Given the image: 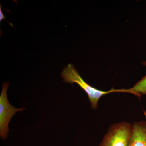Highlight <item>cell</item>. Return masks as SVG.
Returning a JSON list of instances; mask_svg holds the SVG:
<instances>
[{"instance_id":"1","label":"cell","mask_w":146,"mask_h":146,"mask_svg":"<svg viewBox=\"0 0 146 146\" xmlns=\"http://www.w3.org/2000/svg\"><path fill=\"white\" fill-rule=\"evenodd\" d=\"M61 76L63 81L71 84H77L85 91L89 98L90 106L93 110L98 108L99 100L102 96L115 92H127L126 89H116L112 88L109 91H104L91 86L84 81L74 65L71 63L68 64L63 69L61 72Z\"/></svg>"},{"instance_id":"2","label":"cell","mask_w":146,"mask_h":146,"mask_svg":"<svg viewBox=\"0 0 146 146\" xmlns=\"http://www.w3.org/2000/svg\"><path fill=\"white\" fill-rule=\"evenodd\" d=\"M132 127L127 122L112 125L99 146H129Z\"/></svg>"},{"instance_id":"3","label":"cell","mask_w":146,"mask_h":146,"mask_svg":"<svg viewBox=\"0 0 146 146\" xmlns=\"http://www.w3.org/2000/svg\"><path fill=\"white\" fill-rule=\"evenodd\" d=\"M9 82L2 84V89L0 95V137L5 140L8 136L9 124L11 120L16 113L25 110V108H17L10 104L7 98V91Z\"/></svg>"},{"instance_id":"4","label":"cell","mask_w":146,"mask_h":146,"mask_svg":"<svg viewBox=\"0 0 146 146\" xmlns=\"http://www.w3.org/2000/svg\"><path fill=\"white\" fill-rule=\"evenodd\" d=\"M129 146H146V121L133 123Z\"/></svg>"},{"instance_id":"5","label":"cell","mask_w":146,"mask_h":146,"mask_svg":"<svg viewBox=\"0 0 146 146\" xmlns=\"http://www.w3.org/2000/svg\"><path fill=\"white\" fill-rule=\"evenodd\" d=\"M129 94L137 96L139 98L143 95H146V75L130 89H127Z\"/></svg>"},{"instance_id":"6","label":"cell","mask_w":146,"mask_h":146,"mask_svg":"<svg viewBox=\"0 0 146 146\" xmlns=\"http://www.w3.org/2000/svg\"><path fill=\"white\" fill-rule=\"evenodd\" d=\"M3 19L5 20V17L2 11L1 6H0V22H1L2 20Z\"/></svg>"},{"instance_id":"7","label":"cell","mask_w":146,"mask_h":146,"mask_svg":"<svg viewBox=\"0 0 146 146\" xmlns=\"http://www.w3.org/2000/svg\"><path fill=\"white\" fill-rule=\"evenodd\" d=\"M142 65H144V66H146V61H143L142 62Z\"/></svg>"}]
</instances>
